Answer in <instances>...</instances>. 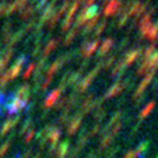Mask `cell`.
Listing matches in <instances>:
<instances>
[{
    "label": "cell",
    "instance_id": "obj_1",
    "mask_svg": "<svg viewBox=\"0 0 158 158\" xmlns=\"http://www.w3.org/2000/svg\"><path fill=\"white\" fill-rule=\"evenodd\" d=\"M99 70H101V67H99V64H98L95 69L93 70V72H89V74L85 78H83V81H80V83H78V85H77V91H78V93H84V91L88 88L89 84L93 83V80L95 78V76L98 74Z\"/></svg>",
    "mask_w": 158,
    "mask_h": 158
},
{
    "label": "cell",
    "instance_id": "obj_2",
    "mask_svg": "<svg viewBox=\"0 0 158 158\" xmlns=\"http://www.w3.org/2000/svg\"><path fill=\"white\" fill-rule=\"evenodd\" d=\"M25 105H27V101H21V99H18L17 97L13 94V95H10L9 105H7V108H9V114H15V112H18V110L23 109Z\"/></svg>",
    "mask_w": 158,
    "mask_h": 158
},
{
    "label": "cell",
    "instance_id": "obj_3",
    "mask_svg": "<svg viewBox=\"0 0 158 158\" xmlns=\"http://www.w3.org/2000/svg\"><path fill=\"white\" fill-rule=\"evenodd\" d=\"M122 9V2L120 0H109V3L105 6L104 15H116Z\"/></svg>",
    "mask_w": 158,
    "mask_h": 158
},
{
    "label": "cell",
    "instance_id": "obj_4",
    "mask_svg": "<svg viewBox=\"0 0 158 158\" xmlns=\"http://www.w3.org/2000/svg\"><path fill=\"white\" fill-rule=\"evenodd\" d=\"M141 52H143V49H133V51L127 52V53L125 55V57H123V60H122L123 64H125L126 67H129L130 64H133V63L140 57Z\"/></svg>",
    "mask_w": 158,
    "mask_h": 158
},
{
    "label": "cell",
    "instance_id": "obj_5",
    "mask_svg": "<svg viewBox=\"0 0 158 158\" xmlns=\"http://www.w3.org/2000/svg\"><path fill=\"white\" fill-rule=\"evenodd\" d=\"M27 62V56H24V55H23V56H20L17 59V62L14 63V66H13L11 69L9 70V77H10V80H13V78H15L18 76V73H20V70H21V67H23V64H24V63Z\"/></svg>",
    "mask_w": 158,
    "mask_h": 158
},
{
    "label": "cell",
    "instance_id": "obj_6",
    "mask_svg": "<svg viewBox=\"0 0 158 158\" xmlns=\"http://www.w3.org/2000/svg\"><path fill=\"white\" fill-rule=\"evenodd\" d=\"M99 45V41L98 39H95V41L89 42V44H83L81 45V52H83V56L84 57H89L91 55L95 52V49L98 48Z\"/></svg>",
    "mask_w": 158,
    "mask_h": 158
},
{
    "label": "cell",
    "instance_id": "obj_7",
    "mask_svg": "<svg viewBox=\"0 0 158 158\" xmlns=\"http://www.w3.org/2000/svg\"><path fill=\"white\" fill-rule=\"evenodd\" d=\"M154 76H155V72H150V73H147L146 77L143 78V81H141V83L139 84V87H137V89H136V93H134V95H141V94L144 93V89H146V87L148 85V84L152 81Z\"/></svg>",
    "mask_w": 158,
    "mask_h": 158
},
{
    "label": "cell",
    "instance_id": "obj_8",
    "mask_svg": "<svg viewBox=\"0 0 158 158\" xmlns=\"http://www.w3.org/2000/svg\"><path fill=\"white\" fill-rule=\"evenodd\" d=\"M123 88H125L123 83H116V84H114V85H112L109 89H108V93H106V95H105V98H114V97L119 95V94L123 91Z\"/></svg>",
    "mask_w": 158,
    "mask_h": 158
},
{
    "label": "cell",
    "instance_id": "obj_9",
    "mask_svg": "<svg viewBox=\"0 0 158 158\" xmlns=\"http://www.w3.org/2000/svg\"><path fill=\"white\" fill-rule=\"evenodd\" d=\"M60 94H62V91H60L59 88L53 89V91L46 97V99H45V106H52V105H55V102H56V99L59 98Z\"/></svg>",
    "mask_w": 158,
    "mask_h": 158
},
{
    "label": "cell",
    "instance_id": "obj_10",
    "mask_svg": "<svg viewBox=\"0 0 158 158\" xmlns=\"http://www.w3.org/2000/svg\"><path fill=\"white\" fill-rule=\"evenodd\" d=\"M114 46V39H110V38H108V39H105L104 42H102V45H101V48H99V52H98V55L99 56H105V55L109 52V49Z\"/></svg>",
    "mask_w": 158,
    "mask_h": 158
},
{
    "label": "cell",
    "instance_id": "obj_11",
    "mask_svg": "<svg viewBox=\"0 0 158 158\" xmlns=\"http://www.w3.org/2000/svg\"><path fill=\"white\" fill-rule=\"evenodd\" d=\"M14 95L17 97L18 99H21V101H28V95H30V88H28V85H21Z\"/></svg>",
    "mask_w": 158,
    "mask_h": 158
},
{
    "label": "cell",
    "instance_id": "obj_12",
    "mask_svg": "<svg viewBox=\"0 0 158 158\" xmlns=\"http://www.w3.org/2000/svg\"><path fill=\"white\" fill-rule=\"evenodd\" d=\"M11 56H13V49L11 48H7L6 53L3 55V57H2V59H0V73L4 70V67H6V64L9 63V60L11 59Z\"/></svg>",
    "mask_w": 158,
    "mask_h": 158
},
{
    "label": "cell",
    "instance_id": "obj_13",
    "mask_svg": "<svg viewBox=\"0 0 158 158\" xmlns=\"http://www.w3.org/2000/svg\"><path fill=\"white\" fill-rule=\"evenodd\" d=\"M126 69H127V67H126V66L123 64V62L120 60V62L115 66V69L112 70V74L110 76H112V77H120V76H123V73L126 72Z\"/></svg>",
    "mask_w": 158,
    "mask_h": 158
},
{
    "label": "cell",
    "instance_id": "obj_14",
    "mask_svg": "<svg viewBox=\"0 0 158 158\" xmlns=\"http://www.w3.org/2000/svg\"><path fill=\"white\" fill-rule=\"evenodd\" d=\"M98 17H99V15H97V17H94V18H91V20L87 21V24H85V27H84V31H83L84 35H88V34L93 31V28L95 27L97 23H98Z\"/></svg>",
    "mask_w": 158,
    "mask_h": 158
},
{
    "label": "cell",
    "instance_id": "obj_15",
    "mask_svg": "<svg viewBox=\"0 0 158 158\" xmlns=\"http://www.w3.org/2000/svg\"><path fill=\"white\" fill-rule=\"evenodd\" d=\"M84 10H85V17H87V21L91 20V18H94V17H97V15H98V7H97L95 4L85 7Z\"/></svg>",
    "mask_w": 158,
    "mask_h": 158
},
{
    "label": "cell",
    "instance_id": "obj_16",
    "mask_svg": "<svg viewBox=\"0 0 158 158\" xmlns=\"http://www.w3.org/2000/svg\"><path fill=\"white\" fill-rule=\"evenodd\" d=\"M80 118H81L80 115H77V116H74V118L72 119V123H70V126H69V133H70V134L76 133V130L80 127V123H81Z\"/></svg>",
    "mask_w": 158,
    "mask_h": 158
},
{
    "label": "cell",
    "instance_id": "obj_17",
    "mask_svg": "<svg viewBox=\"0 0 158 158\" xmlns=\"http://www.w3.org/2000/svg\"><path fill=\"white\" fill-rule=\"evenodd\" d=\"M35 11V9L34 7H31V6H25L24 9L21 10V13H20V17L23 18V20H28V18L32 15V13Z\"/></svg>",
    "mask_w": 158,
    "mask_h": 158
},
{
    "label": "cell",
    "instance_id": "obj_18",
    "mask_svg": "<svg viewBox=\"0 0 158 158\" xmlns=\"http://www.w3.org/2000/svg\"><path fill=\"white\" fill-rule=\"evenodd\" d=\"M80 74H81V72H74V73H67V84H70V85H73V84H76L78 80H80Z\"/></svg>",
    "mask_w": 158,
    "mask_h": 158
},
{
    "label": "cell",
    "instance_id": "obj_19",
    "mask_svg": "<svg viewBox=\"0 0 158 158\" xmlns=\"http://www.w3.org/2000/svg\"><path fill=\"white\" fill-rule=\"evenodd\" d=\"M56 46H57V41H56V39H52V41L49 42V44L46 45V46H45V49H44V57L48 56V55L51 53V52L53 51V49L56 48Z\"/></svg>",
    "mask_w": 158,
    "mask_h": 158
},
{
    "label": "cell",
    "instance_id": "obj_20",
    "mask_svg": "<svg viewBox=\"0 0 158 158\" xmlns=\"http://www.w3.org/2000/svg\"><path fill=\"white\" fill-rule=\"evenodd\" d=\"M77 32H78V28H72V31H70L69 34H67V36L64 38V45H70L73 42V39L76 38V35H77Z\"/></svg>",
    "mask_w": 158,
    "mask_h": 158
},
{
    "label": "cell",
    "instance_id": "obj_21",
    "mask_svg": "<svg viewBox=\"0 0 158 158\" xmlns=\"http://www.w3.org/2000/svg\"><path fill=\"white\" fill-rule=\"evenodd\" d=\"M154 106H155V102H154V101H151V102H150V104H147V105H146V108H144V109L141 110L140 116H141V118H146L147 115H148V114H151V112H152V109H154Z\"/></svg>",
    "mask_w": 158,
    "mask_h": 158
},
{
    "label": "cell",
    "instance_id": "obj_22",
    "mask_svg": "<svg viewBox=\"0 0 158 158\" xmlns=\"http://www.w3.org/2000/svg\"><path fill=\"white\" fill-rule=\"evenodd\" d=\"M24 32H25L24 30H20L17 34H15V35H13L11 38H10V46H9V48H11V46H13V45H14V44H17V42L20 41L21 38H23V35H24Z\"/></svg>",
    "mask_w": 158,
    "mask_h": 158
},
{
    "label": "cell",
    "instance_id": "obj_23",
    "mask_svg": "<svg viewBox=\"0 0 158 158\" xmlns=\"http://www.w3.org/2000/svg\"><path fill=\"white\" fill-rule=\"evenodd\" d=\"M115 59H116L115 56H110L108 60H105V62H101V63H99V67H101V69H109L110 66H112V63L115 62Z\"/></svg>",
    "mask_w": 158,
    "mask_h": 158
},
{
    "label": "cell",
    "instance_id": "obj_24",
    "mask_svg": "<svg viewBox=\"0 0 158 158\" xmlns=\"http://www.w3.org/2000/svg\"><path fill=\"white\" fill-rule=\"evenodd\" d=\"M129 17H130V15H129L126 11H123L122 15H120V18H119V21H118V27L120 28V27H123V25H126V23L129 21Z\"/></svg>",
    "mask_w": 158,
    "mask_h": 158
},
{
    "label": "cell",
    "instance_id": "obj_25",
    "mask_svg": "<svg viewBox=\"0 0 158 158\" xmlns=\"http://www.w3.org/2000/svg\"><path fill=\"white\" fill-rule=\"evenodd\" d=\"M154 52H155V46L154 45H151V46H148V48L144 51V60H148L150 57L154 55Z\"/></svg>",
    "mask_w": 158,
    "mask_h": 158
},
{
    "label": "cell",
    "instance_id": "obj_26",
    "mask_svg": "<svg viewBox=\"0 0 158 158\" xmlns=\"http://www.w3.org/2000/svg\"><path fill=\"white\" fill-rule=\"evenodd\" d=\"M72 24H73V17H66V20L63 21V24H62V30L67 31L70 27H72Z\"/></svg>",
    "mask_w": 158,
    "mask_h": 158
},
{
    "label": "cell",
    "instance_id": "obj_27",
    "mask_svg": "<svg viewBox=\"0 0 158 158\" xmlns=\"http://www.w3.org/2000/svg\"><path fill=\"white\" fill-rule=\"evenodd\" d=\"M77 9H78V3H73L72 6L69 7V9H67V17H73V15H74V13L77 11Z\"/></svg>",
    "mask_w": 158,
    "mask_h": 158
},
{
    "label": "cell",
    "instance_id": "obj_28",
    "mask_svg": "<svg viewBox=\"0 0 158 158\" xmlns=\"http://www.w3.org/2000/svg\"><path fill=\"white\" fill-rule=\"evenodd\" d=\"M105 27H106V21H101V24H99L98 27L95 28V35H97V36H99V35H101V34L104 32Z\"/></svg>",
    "mask_w": 158,
    "mask_h": 158
},
{
    "label": "cell",
    "instance_id": "obj_29",
    "mask_svg": "<svg viewBox=\"0 0 158 158\" xmlns=\"http://www.w3.org/2000/svg\"><path fill=\"white\" fill-rule=\"evenodd\" d=\"M14 3H15V6H17V10H23L25 6H27L28 0H15Z\"/></svg>",
    "mask_w": 158,
    "mask_h": 158
},
{
    "label": "cell",
    "instance_id": "obj_30",
    "mask_svg": "<svg viewBox=\"0 0 158 158\" xmlns=\"http://www.w3.org/2000/svg\"><path fill=\"white\" fill-rule=\"evenodd\" d=\"M34 69H35V64H34V63H31V64L28 66V69L24 72V78H25V80H27V78L31 76V73L34 72Z\"/></svg>",
    "mask_w": 158,
    "mask_h": 158
},
{
    "label": "cell",
    "instance_id": "obj_31",
    "mask_svg": "<svg viewBox=\"0 0 158 158\" xmlns=\"http://www.w3.org/2000/svg\"><path fill=\"white\" fill-rule=\"evenodd\" d=\"M17 122H18V118H15V119H11L9 123H6V126H4V127H3V133H6V131L9 130V129L11 127V126H14Z\"/></svg>",
    "mask_w": 158,
    "mask_h": 158
},
{
    "label": "cell",
    "instance_id": "obj_32",
    "mask_svg": "<svg viewBox=\"0 0 158 158\" xmlns=\"http://www.w3.org/2000/svg\"><path fill=\"white\" fill-rule=\"evenodd\" d=\"M52 80H53V76L48 74V76H46V80L44 81V84H42L41 88H42V89H46V88H48V85L51 84V81H52Z\"/></svg>",
    "mask_w": 158,
    "mask_h": 158
},
{
    "label": "cell",
    "instance_id": "obj_33",
    "mask_svg": "<svg viewBox=\"0 0 158 158\" xmlns=\"http://www.w3.org/2000/svg\"><path fill=\"white\" fill-rule=\"evenodd\" d=\"M10 30H11V24H10V23H7V24H6V28H3V36H4V39H9Z\"/></svg>",
    "mask_w": 158,
    "mask_h": 158
},
{
    "label": "cell",
    "instance_id": "obj_34",
    "mask_svg": "<svg viewBox=\"0 0 158 158\" xmlns=\"http://www.w3.org/2000/svg\"><path fill=\"white\" fill-rule=\"evenodd\" d=\"M46 3H48V0H39L38 4H36V9H35V10H41Z\"/></svg>",
    "mask_w": 158,
    "mask_h": 158
},
{
    "label": "cell",
    "instance_id": "obj_35",
    "mask_svg": "<svg viewBox=\"0 0 158 158\" xmlns=\"http://www.w3.org/2000/svg\"><path fill=\"white\" fill-rule=\"evenodd\" d=\"M95 2V0H85V6L88 7V6H93V3Z\"/></svg>",
    "mask_w": 158,
    "mask_h": 158
},
{
    "label": "cell",
    "instance_id": "obj_36",
    "mask_svg": "<svg viewBox=\"0 0 158 158\" xmlns=\"http://www.w3.org/2000/svg\"><path fill=\"white\" fill-rule=\"evenodd\" d=\"M81 2H83V0H76V3H78V4H80Z\"/></svg>",
    "mask_w": 158,
    "mask_h": 158
}]
</instances>
